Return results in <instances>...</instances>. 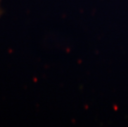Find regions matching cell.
<instances>
[{
    "label": "cell",
    "mask_w": 128,
    "mask_h": 127,
    "mask_svg": "<svg viewBox=\"0 0 128 127\" xmlns=\"http://www.w3.org/2000/svg\"><path fill=\"white\" fill-rule=\"evenodd\" d=\"M2 14V0H0V17Z\"/></svg>",
    "instance_id": "cell-1"
}]
</instances>
